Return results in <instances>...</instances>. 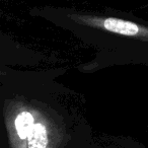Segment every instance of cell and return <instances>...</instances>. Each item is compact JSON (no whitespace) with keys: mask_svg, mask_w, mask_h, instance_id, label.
<instances>
[{"mask_svg":"<svg viewBox=\"0 0 148 148\" xmlns=\"http://www.w3.org/2000/svg\"><path fill=\"white\" fill-rule=\"evenodd\" d=\"M49 17L57 27L71 33L95 50L92 61L79 67L95 72L116 65H148V21L118 12L56 7Z\"/></svg>","mask_w":148,"mask_h":148,"instance_id":"6da1fadb","label":"cell"},{"mask_svg":"<svg viewBox=\"0 0 148 148\" xmlns=\"http://www.w3.org/2000/svg\"><path fill=\"white\" fill-rule=\"evenodd\" d=\"M110 148H138V147L133 144V146H130V145H125V146L120 145V146H118V147H116V146H111Z\"/></svg>","mask_w":148,"mask_h":148,"instance_id":"3957f363","label":"cell"},{"mask_svg":"<svg viewBox=\"0 0 148 148\" xmlns=\"http://www.w3.org/2000/svg\"><path fill=\"white\" fill-rule=\"evenodd\" d=\"M36 123L35 117L29 112H21L15 118V130L19 139L27 140L29 132L34 128Z\"/></svg>","mask_w":148,"mask_h":148,"instance_id":"7a4b0ae2","label":"cell"}]
</instances>
